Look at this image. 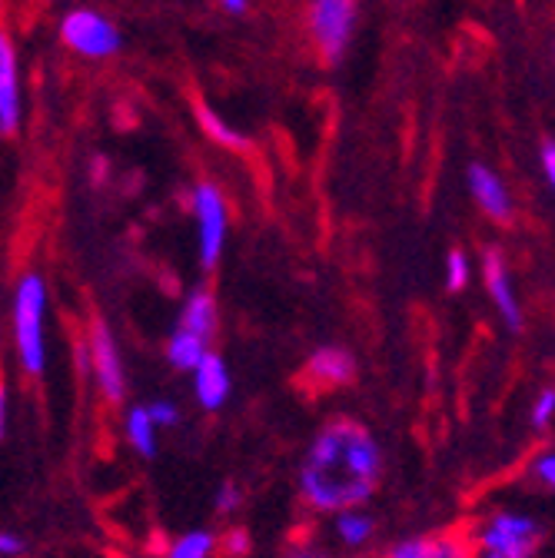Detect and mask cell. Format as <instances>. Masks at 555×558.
I'll return each mask as SVG.
<instances>
[{
	"instance_id": "1",
	"label": "cell",
	"mask_w": 555,
	"mask_h": 558,
	"mask_svg": "<svg viewBox=\"0 0 555 558\" xmlns=\"http://www.w3.org/2000/svg\"><path fill=\"white\" fill-rule=\"evenodd\" d=\"M383 482L386 449L357 415H329L297 462V499L313 519L370 506Z\"/></svg>"
},
{
	"instance_id": "2",
	"label": "cell",
	"mask_w": 555,
	"mask_h": 558,
	"mask_svg": "<svg viewBox=\"0 0 555 558\" xmlns=\"http://www.w3.org/2000/svg\"><path fill=\"white\" fill-rule=\"evenodd\" d=\"M472 558H539L545 548V522L519 506H490L469 525Z\"/></svg>"
},
{
	"instance_id": "3",
	"label": "cell",
	"mask_w": 555,
	"mask_h": 558,
	"mask_svg": "<svg viewBox=\"0 0 555 558\" xmlns=\"http://www.w3.org/2000/svg\"><path fill=\"white\" fill-rule=\"evenodd\" d=\"M47 310H50L47 279L37 269H27L17 279L14 303H11L14 353L27 379H40L47 373Z\"/></svg>"
},
{
	"instance_id": "4",
	"label": "cell",
	"mask_w": 555,
	"mask_h": 558,
	"mask_svg": "<svg viewBox=\"0 0 555 558\" xmlns=\"http://www.w3.org/2000/svg\"><path fill=\"white\" fill-rule=\"evenodd\" d=\"M81 369L94 379L100 399L107 405H123L126 392H130V379H126V363L120 353L117 332L110 329V323L104 316H94L87 326V336L81 342Z\"/></svg>"
},
{
	"instance_id": "5",
	"label": "cell",
	"mask_w": 555,
	"mask_h": 558,
	"mask_svg": "<svg viewBox=\"0 0 555 558\" xmlns=\"http://www.w3.org/2000/svg\"><path fill=\"white\" fill-rule=\"evenodd\" d=\"M190 214L196 223V259L206 272H214L227 253V240H230V203L227 193L210 183L200 180L190 190Z\"/></svg>"
},
{
	"instance_id": "6",
	"label": "cell",
	"mask_w": 555,
	"mask_h": 558,
	"mask_svg": "<svg viewBox=\"0 0 555 558\" xmlns=\"http://www.w3.org/2000/svg\"><path fill=\"white\" fill-rule=\"evenodd\" d=\"M360 0H310L306 31L326 66L339 63L357 31Z\"/></svg>"
},
{
	"instance_id": "7",
	"label": "cell",
	"mask_w": 555,
	"mask_h": 558,
	"mask_svg": "<svg viewBox=\"0 0 555 558\" xmlns=\"http://www.w3.org/2000/svg\"><path fill=\"white\" fill-rule=\"evenodd\" d=\"M60 44L84 60H110L120 53L123 37L107 14L94 8H74L60 17Z\"/></svg>"
},
{
	"instance_id": "8",
	"label": "cell",
	"mask_w": 555,
	"mask_h": 558,
	"mask_svg": "<svg viewBox=\"0 0 555 558\" xmlns=\"http://www.w3.org/2000/svg\"><path fill=\"white\" fill-rule=\"evenodd\" d=\"M479 269H482V287L490 293L499 319L506 323L509 332H522L526 329V310H522V300H519V290H516V279H512V266L509 259L503 256L499 246H485L482 256H479Z\"/></svg>"
},
{
	"instance_id": "9",
	"label": "cell",
	"mask_w": 555,
	"mask_h": 558,
	"mask_svg": "<svg viewBox=\"0 0 555 558\" xmlns=\"http://www.w3.org/2000/svg\"><path fill=\"white\" fill-rule=\"evenodd\" d=\"M376 558H472V542L466 525H439L389 542Z\"/></svg>"
},
{
	"instance_id": "10",
	"label": "cell",
	"mask_w": 555,
	"mask_h": 558,
	"mask_svg": "<svg viewBox=\"0 0 555 558\" xmlns=\"http://www.w3.org/2000/svg\"><path fill=\"white\" fill-rule=\"evenodd\" d=\"M357 373H360V363L350 349L329 342V345H316L306 356L300 379L310 392H336V389L353 386Z\"/></svg>"
},
{
	"instance_id": "11",
	"label": "cell",
	"mask_w": 555,
	"mask_h": 558,
	"mask_svg": "<svg viewBox=\"0 0 555 558\" xmlns=\"http://www.w3.org/2000/svg\"><path fill=\"white\" fill-rule=\"evenodd\" d=\"M24 120L21 57L14 34L0 24V136H14Z\"/></svg>"
},
{
	"instance_id": "12",
	"label": "cell",
	"mask_w": 555,
	"mask_h": 558,
	"mask_svg": "<svg viewBox=\"0 0 555 558\" xmlns=\"http://www.w3.org/2000/svg\"><path fill=\"white\" fill-rule=\"evenodd\" d=\"M466 186H469V196L485 220H493L496 227H509L516 220V199H512L506 180L493 167L472 163L466 170Z\"/></svg>"
},
{
	"instance_id": "13",
	"label": "cell",
	"mask_w": 555,
	"mask_h": 558,
	"mask_svg": "<svg viewBox=\"0 0 555 558\" xmlns=\"http://www.w3.org/2000/svg\"><path fill=\"white\" fill-rule=\"evenodd\" d=\"M326 522V542L342 551V555H370L376 538H379V519L373 515L370 506H360V509H342Z\"/></svg>"
},
{
	"instance_id": "14",
	"label": "cell",
	"mask_w": 555,
	"mask_h": 558,
	"mask_svg": "<svg viewBox=\"0 0 555 558\" xmlns=\"http://www.w3.org/2000/svg\"><path fill=\"white\" fill-rule=\"evenodd\" d=\"M190 386H193V402L200 412L206 415H217L227 409L230 396H233V373H230V363L210 349L190 373Z\"/></svg>"
},
{
	"instance_id": "15",
	"label": "cell",
	"mask_w": 555,
	"mask_h": 558,
	"mask_svg": "<svg viewBox=\"0 0 555 558\" xmlns=\"http://www.w3.org/2000/svg\"><path fill=\"white\" fill-rule=\"evenodd\" d=\"M177 329H186L193 336H200L203 342H217L220 336V303H217V293L210 287H193L180 306V316H177Z\"/></svg>"
},
{
	"instance_id": "16",
	"label": "cell",
	"mask_w": 555,
	"mask_h": 558,
	"mask_svg": "<svg viewBox=\"0 0 555 558\" xmlns=\"http://www.w3.org/2000/svg\"><path fill=\"white\" fill-rule=\"evenodd\" d=\"M123 439L133 449V456H141V459H154L157 456L160 429L154 426V418L147 415L144 402H136V405L126 409V415H123Z\"/></svg>"
},
{
	"instance_id": "17",
	"label": "cell",
	"mask_w": 555,
	"mask_h": 558,
	"mask_svg": "<svg viewBox=\"0 0 555 558\" xmlns=\"http://www.w3.org/2000/svg\"><path fill=\"white\" fill-rule=\"evenodd\" d=\"M210 342H203L200 336H193V332H186V329H177L173 326V332L167 336V345H164V360H167V366L173 369V373H193V366L210 353Z\"/></svg>"
},
{
	"instance_id": "18",
	"label": "cell",
	"mask_w": 555,
	"mask_h": 558,
	"mask_svg": "<svg viewBox=\"0 0 555 558\" xmlns=\"http://www.w3.org/2000/svg\"><path fill=\"white\" fill-rule=\"evenodd\" d=\"M160 558H220L217 555V529H186L173 535Z\"/></svg>"
},
{
	"instance_id": "19",
	"label": "cell",
	"mask_w": 555,
	"mask_h": 558,
	"mask_svg": "<svg viewBox=\"0 0 555 558\" xmlns=\"http://www.w3.org/2000/svg\"><path fill=\"white\" fill-rule=\"evenodd\" d=\"M196 123H200V130L214 140V144H220L224 150H246L250 147V140H246V133H240L230 120H224L210 104H196Z\"/></svg>"
},
{
	"instance_id": "20",
	"label": "cell",
	"mask_w": 555,
	"mask_h": 558,
	"mask_svg": "<svg viewBox=\"0 0 555 558\" xmlns=\"http://www.w3.org/2000/svg\"><path fill=\"white\" fill-rule=\"evenodd\" d=\"M280 558H370V555H342L316 532H293Z\"/></svg>"
},
{
	"instance_id": "21",
	"label": "cell",
	"mask_w": 555,
	"mask_h": 558,
	"mask_svg": "<svg viewBox=\"0 0 555 558\" xmlns=\"http://www.w3.org/2000/svg\"><path fill=\"white\" fill-rule=\"evenodd\" d=\"M526 478L539 493H552L555 488V449L552 446H539L529 462H526Z\"/></svg>"
},
{
	"instance_id": "22",
	"label": "cell",
	"mask_w": 555,
	"mask_h": 558,
	"mask_svg": "<svg viewBox=\"0 0 555 558\" xmlns=\"http://www.w3.org/2000/svg\"><path fill=\"white\" fill-rule=\"evenodd\" d=\"M217 555L220 558H250L253 532L246 525H227L224 532H217Z\"/></svg>"
},
{
	"instance_id": "23",
	"label": "cell",
	"mask_w": 555,
	"mask_h": 558,
	"mask_svg": "<svg viewBox=\"0 0 555 558\" xmlns=\"http://www.w3.org/2000/svg\"><path fill=\"white\" fill-rule=\"evenodd\" d=\"M552 423H555V389L542 386L539 396L532 399V409H529V426L535 436H548Z\"/></svg>"
},
{
	"instance_id": "24",
	"label": "cell",
	"mask_w": 555,
	"mask_h": 558,
	"mask_svg": "<svg viewBox=\"0 0 555 558\" xmlns=\"http://www.w3.org/2000/svg\"><path fill=\"white\" fill-rule=\"evenodd\" d=\"M469 283H472V256L456 246L446 256V290L449 293H462Z\"/></svg>"
},
{
	"instance_id": "25",
	"label": "cell",
	"mask_w": 555,
	"mask_h": 558,
	"mask_svg": "<svg viewBox=\"0 0 555 558\" xmlns=\"http://www.w3.org/2000/svg\"><path fill=\"white\" fill-rule=\"evenodd\" d=\"M243 506H246V488H243L237 478L220 482L217 496H214V512H217L220 519H233Z\"/></svg>"
},
{
	"instance_id": "26",
	"label": "cell",
	"mask_w": 555,
	"mask_h": 558,
	"mask_svg": "<svg viewBox=\"0 0 555 558\" xmlns=\"http://www.w3.org/2000/svg\"><path fill=\"white\" fill-rule=\"evenodd\" d=\"M147 405V415L154 418V426L164 433V429H177L180 423H183V409H180V402L177 399H150V402H144Z\"/></svg>"
},
{
	"instance_id": "27",
	"label": "cell",
	"mask_w": 555,
	"mask_h": 558,
	"mask_svg": "<svg viewBox=\"0 0 555 558\" xmlns=\"http://www.w3.org/2000/svg\"><path fill=\"white\" fill-rule=\"evenodd\" d=\"M27 555V542L21 532L0 529V558H24Z\"/></svg>"
},
{
	"instance_id": "28",
	"label": "cell",
	"mask_w": 555,
	"mask_h": 558,
	"mask_svg": "<svg viewBox=\"0 0 555 558\" xmlns=\"http://www.w3.org/2000/svg\"><path fill=\"white\" fill-rule=\"evenodd\" d=\"M539 167H542V180L552 186L555 183V140L545 136L539 144Z\"/></svg>"
},
{
	"instance_id": "29",
	"label": "cell",
	"mask_w": 555,
	"mask_h": 558,
	"mask_svg": "<svg viewBox=\"0 0 555 558\" xmlns=\"http://www.w3.org/2000/svg\"><path fill=\"white\" fill-rule=\"evenodd\" d=\"M8 429H11V389L0 379V439H8Z\"/></svg>"
},
{
	"instance_id": "30",
	"label": "cell",
	"mask_w": 555,
	"mask_h": 558,
	"mask_svg": "<svg viewBox=\"0 0 555 558\" xmlns=\"http://www.w3.org/2000/svg\"><path fill=\"white\" fill-rule=\"evenodd\" d=\"M217 4L227 11V14H246V8H250V0H217Z\"/></svg>"
},
{
	"instance_id": "31",
	"label": "cell",
	"mask_w": 555,
	"mask_h": 558,
	"mask_svg": "<svg viewBox=\"0 0 555 558\" xmlns=\"http://www.w3.org/2000/svg\"><path fill=\"white\" fill-rule=\"evenodd\" d=\"M117 558H150V555H144V551H120Z\"/></svg>"
}]
</instances>
